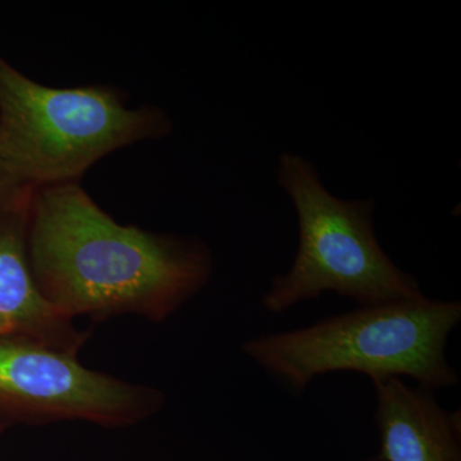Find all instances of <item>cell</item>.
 Here are the masks:
<instances>
[{"label": "cell", "mask_w": 461, "mask_h": 461, "mask_svg": "<svg viewBox=\"0 0 461 461\" xmlns=\"http://www.w3.org/2000/svg\"><path fill=\"white\" fill-rule=\"evenodd\" d=\"M27 250L42 295L69 320L136 315L163 323L211 281L204 240L121 224L80 181L33 191Z\"/></svg>", "instance_id": "cell-1"}, {"label": "cell", "mask_w": 461, "mask_h": 461, "mask_svg": "<svg viewBox=\"0 0 461 461\" xmlns=\"http://www.w3.org/2000/svg\"><path fill=\"white\" fill-rule=\"evenodd\" d=\"M460 321L459 300L424 295L359 306L302 329L257 336L240 348L293 396L335 372L360 373L371 381L409 377L436 393L460 384L459 373L446 357Z\"/></svg>", "instance_id": "cell-2"}, {"label": "cell", "mask_w": 461, "mask_h": 461, "mask_svg": "<svg viewBox=\"0 0 461 461\" xmlns=\"http://www.w3.org/2000/svg\"><path fill=\"white\" fill-rule=\"evenodd\" d=\"M172 131L162 108L129 107L105 85L47 86L0 57V196L80 181L102 158Z\"/></svg>", "instance_id": "cell-3"}, {"label": "cell", "mask_w": 461, "mask_h": 461, "mask_svg": "<svg viewBox=\"0 0 461 461\" xmlns=\"http://www.w3.org/2000/svg\"><path fill=\"white\" fill-rule=\"evenodd\" d=\"M277 184L296 212L299 245L287 272L276 275L262 297L264 311L280 314L323 294L375 306L424 296L420 282L381 247L375 199H339L324 186L317 167L300 154L278 157Z\"/></svg>", "instance_id": "cell-4"}, {"label": "cell", "mask_w": 461, "mask_h": 461, "mask_svg": "<svg viewBox=\"0 0 461 461\" xmlns=\"http://www.w3.org/2000/svg\"><path fill=\"white\" fill-rule=\"evenodd\" d=\"M166 400L159 388L86 368L77 355L0 339V432L59 421L129 429L157 415Z\"/></svg>", "instance_id": "cell-5"}, {"label": "cell", "mask_w": 461, "mask_h": 461, "mask_svg": "<svg viewBox=\"0 0 461 461\" xmlns=\"http://www.w3.org/2000/svg\"><path fill=\"white\" fill-rule=\"evenodd\" d=\"M32 193L0 196V339L38 342L78 355L91 330L58 312L33 278L27 250Z\"/></svg>", "instance_id": "cell-6"}, {"label": "cell", "mask_w": 461, "mask_h": 461, "mask_svg": "<svg viewBox=\"0 0 461 461\" xmlns=\"http://www.w3.org/2000/svg\"><path fill=\"white\" fill-rule=\"evenodd\" d=\"M379 432L372 461H461V412L446 411L435 391L408 386L402 378L375 379Z\"/></svg>", "instance_id": "cell-7"}]
</instances>
